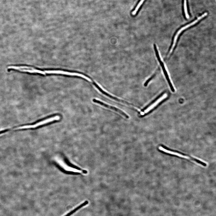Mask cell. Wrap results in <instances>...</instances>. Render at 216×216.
<instances>
[{"label": "cell", "instance_id": "52a82bcc", "mask_svg": "<svg viewBox=\"0 0 216 216\" xmlns=\"http://www.w3.org/2000/svg\"><path fill=\"white\" fill-rule=\"evenodd\" d=\"M165 93V92H162V93H161V94L160 95H158L157 97L156 98L154 99L153 100H152V101L148 104L144 108H143V109H142V110H141V112H144L147 109H148L149 107L151 106V105H152V104H154L155 103V102H156L158 100H159V99L160 98H161V97Z\"/></svg>", "mask_w": 216, "mask_h": 216}, {"label": "cell", "instance_id": "9c48e42d", "mask_svg": "<svg viewBox=\"0 0 216 216\" xmlns=\"http://www.w3.org/2000/svg\"><path fill=\"white\" fill-rule=\"evenodd\" d=\"M144 1L145 0H141L140 1L139 3L138 4L137 6L136 7V8L132 12V14L133 15H135L136 14L137 12H138L139 9L140 8V7H141V5H142V4L143 3V2H144Z\"/></svg>", "mask_w": 216, "mask_h": 216}, {"label": "cell", "instance_id": "277c9868", "mask_svg": "<svg viewBox=\"0 0 216 216\" xmlns=\"http://www.w3.org/2000/svg\"><path fill=\"white\" fill-rule=\"evenodd\" d=\"M46 73L47 74H64V75H71V76H78L81 77L83 78L86 79L87 80V81L90 82H92L91 80L89 78L83 75L82 74H79V73H72V72H65L60 70H48L46 71Z\"/></svg>", "mask_w": 216, "mask_h": 216}, {"label": "cell", "instance_id": "7a4b0ae2", "mask_svg": "<svg viewBox=\"0 0 216 216\" xmlns=\"http://www.w3.org/2000/svg\"><path fill=\"white\" fill-rule=\"evenodd\" d=\"M8 69L17 70L22 72H29L30 73H38L44 75L46 74L45 72L43 71L36 69L30 67L25 66H9Z\"/></svg>", "mask_w": 216, "mask_h": 216}, {"label": "cell", "instance_id": "3957f363", "mask_svg": "<svg viewBox=\"0 0 216 216\" xmlns=\"http://www.w3.org/2000/svg\"><path fill=\"white\" fill-rule=\"evenodd\" d=\"M60 118V117L59 116L53 117L50 118L46 119V120H45L44 121L39 122L36 124L34 125L24 126L20 127L17 128H16L15 129L17 130H19V129L34 128H36L37 127L39 126L40 125L46 124V123H49V122H52L54 121H57V120H59Z\"/></svg>", "mask_w": 216, "mask_h": 216}, {"label": "cell", "instance_id": "8992f818", "mask_svg": "<svg viewBox=\"0 0 216 216\" xmlns=\"http://www.w3.org/2000/svg\"><path fill=\"white\" fill-rule=\"evenodd\" d=\"M93 84H94L96 88H97V89L98 90H99V91H100V92H102V93H103V94L104 95L107 96L108 97L111 98V99H113V100H116L117 101L119 102H122V103H124V104H125L128 105H132V104H130V103H128V102H125L123 101V100H121V99H120L117 98L115 97L112 96V95H111L109 94L108 93H107L106 92H105V91H103V90L102 89L101 87H100L96 83L94 82L93 83Z\"/></svg>", "mask_w": 216, "mask_h": 216}, {"label": "cell", "instance_id": "6da1fadb", "mask_svg": "<svg viewBox=\"0 0 216 216\" xmlns=\"http://www.w3.org/2000/svg\"><path fill=\"white\" fill-rule=\"evenodd\" d=\"M159 149L160 151L164 152L165 153L177 156L180 157L185 158V159H188V160H192L199 164L202 165L204 166H206L207 165L203 161H201L195 158L192 157L187 155L184 154L183 153L177 152V151L170 150L163 145H161L159 147Z\"/></svg>", "mask_w": 216, "mask_h": 216}, {"label": "cell", "instance_id": "ba28073f", "mask_svg": "<svg viewBox=\"0 0 216 216\" xmlns=\"http://www.w3.org/2000/svg\"><path fill=\"white\" fill-rule=\"evenodd\" d=\"M89 203L88 201H86L84 203H83L82 204L80 205V206H78L75 209H74L72 211L70 212H69V213H68L66 215H65V216H70L71 215L73 214L75 212H76L77 211V210H79L80 209H81V208L82 207H83L84 206L88 204V203Z\"/></svg>", "mask_w": 216, "mask_h": 216}, {"label": "cell", "instance_id": "8fae6325", "mask_svg": "<svg viewBox=\"0 0 216 216\" xmlns=\"http://www.w3.org/2000/svg\"><path fill=\"white\" fill-rule=\"evenodd\" d=\"M158 70H159V68L157 69V71L156 72V73H155L154 74H153V75L150 78L148 79L146 81V82L144 83V85L145 86H147L148 84L150 82V81H151L152 79H153L155 77V76L156 75V73L157 72Z\"/></svg>", "mask_w": 216, "mask_h": 216}, {"label": "cell", "instance_id": "30bf717a", "mask_svg": "<svg viewBox=\"0 0 216 216\" xmlns=\"http://www.w3.org/2000/svg\"><path fill=\"white\" fill-rule=\"evenodd\" d=\"M184 12L186 17L187 18H189V15L188 14L187 9L186 0H184Z\"/></svg>", "mask_w": 216, "mask_h": 216}, {"label": "cell", "instance_id": "5b68a950", "mask_svg": "<svg viewBox=\"0 0 216 216\" xmlns=\"http://www.w3.org/2000/svg\"><path fill=\"white\" fill-rule=\"evenodd\" d=\"M93 101L94 102H95V103L99 104L105 107L111 109V110H114V111H116L117 112H118L119 113H120V114L121 115H122V116L125 117L127 119L129 118V117L128 115H127L126 114V113H124V112H123V111H121V110L115 107L112 106H111L108 105V104H106L104 103V102H101V101H100L99 100L96 99H94L93 100Z\"/></svg>", "mask_w": 216, "mask_h": 216}]
</instances>
